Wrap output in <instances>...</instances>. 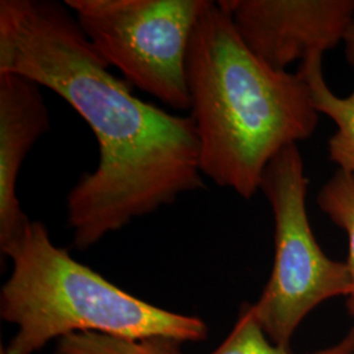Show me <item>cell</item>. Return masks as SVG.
Instances as JSON below:
<instances>
[{
    "mask_svg": "<svg viewBox=\"0 0 354 354\" xmlns=\"http://www.w3.org/2000/svg\"><path fill=\"white\" fill-rule=\"evenodd\" d=\"M109 68L67 6L0 1V74L24 76L61 96L97 142L96 168L66 198L67 227L80 251L205 188L190 115L142 102Z\"/></svg>",
    "mask_w": 354,
    "mask_h": 354,
    "instance_id": "6da1fadb",
    "label": "cell"
},
{
    "mask_svg": "<svg viewBox=\"0 0 354 354\" xmlns=\"http://www.w3.org/2000/svg\"><path fill=\"white\" fill-rule=\"evenodd\" d=\"M187 82L200 171L244 200L261 188L279 151L317 129L319 113L304 77L253 54L219 1H212L194 26Z\"/></svg>",
    "mask_w": 354,
    "mask_h": 354,
    "instance_id": "7a4b0ae2",
    "label": "cell"
},
{
    "mask_svg": "<svg viewBox=\"0 0 354 354\" xmlns=\"http://www.w3.org/2000/svg\"><path fill=\"white\" fill-rule=\"evenodd\" d=\"M3 254L12 261V272L0 291V317L17 327L7 354L37 353L51 340L75 333L129 340L207 339L201 317L168 311L115 286L55 245L39 221H30Z\"/></svg>",
    "mask_w": 354,
    "mask_h": 354,
    "instance_id": "3957f363",
    "label": "cell"
},
{
    "mask_svg": "<svg viewBox=\"0 0 354 354\" xmlns=\"http://www.w3.org/2000/svg\"><path fill=\"white\" fill-rule=\"evenodd\" d=\"M307 185L298 145H290L268 165L260 188L274 216V263L252 308L270 342L283 348L319 304L351 291L346 263L329 259L310 226Z\"/></svg>",
    "mask_w": 354,
    "mask_h": 354,
    "instance_id": "277c9868",
    "label": "cell"
},
{
    "mask_svg": "<svg viewBox=\"0 0 354 354\" xmlns=\"http://www.w3.org/2000/svg\"><path fill=\"white\" fill-rule=\"evenodd\" d=\"M212 0H66L92 46L129 84L189 111L190 39Z\"/></svg>",
    "mask_w": 354,
    "mask_h": 354,
    "instance_id": "5b68a950",
    "label": "cell"
},
{
    "mask_svg": "<svg viewBox=\"0 0 354 354\" xmlns=\"http://www.w3.org/2000/svg\"><path fill=\"white\" fill-rule=\"evenodd\" d=\"M248 49L270 67L335 49L354 21V0H221Z\"/></svg>",
    "mask_w": 354,
    "mask_h": 354,
    "instance_id": "8992f818",
    "label": "cell"
},
{
    "mask_svg": "<svg viewBox=\"0 0 354 354\" xmlns=\"http://www.w3.org/2000/svg\"><path fill=\"white\" fill-rule=\"evenodd\" d=\"M41 86L16 74H0V251L19 241L29 218L17 197L21 165L50 130V113Z\"/></svg>",
    "mask_w": 354,
    "mask_h": 354,
    "instance_id": "52a82bcc",
    "label": "cell"
},
{
    "mask_svg": "<svg viewBox=\"0 0 354 354\" xmlns=\"http://www.w3.org/2000/svg\"><path fill=\"white\" fill-rule=\"evenodd\" d=\"M297 73L306 80L317 113L328 115L337 125L336 134L329 140L330 160L340 171L354 175V92L348 97H339L329 89L320 54L301 62Z\"/></svg>",
    "mask_w": 354,
    "mask_h": 354,
    "instance_id": "ba28073f",
    "label": "cell"
},
{
    "mask_svg": "<svg viewBox=\"0 0 354 354\" xmlns=\"http://www.w3.org/2000/svg\"><path fill=\"white\" fill-rule=\"evenodd\" d=\"M212 354H295L270 342L253 313L252 304H243L227 339ZM306 354H354V328L333 346Z\"/></svg>",
    "mask_w": 354,
    "mask_h": 354,
    "instance_id": "9c48e42d",
    "label": "cell"
},
{
    "mask_svg": "<svg viewBox=\"0 0 354 354\" xmlns=\"http://www.w3.org/2000/svg\"><path fill=\"white\" fill-rule=\"evenodd\" d=\"M319 209L348 235V272L351 277V291L346 297V307L354 319V175L337 171L324 184L317 194Z\"/></svg>",
    "mask_w": 354,
    "mask_h": 354,
    "instance_id": "30bf717a",
    "label": "cell"
},
{
    "mask_svg": "<svg viewBox=\"0 0 354 354\" xmlns=\"http://www.w3.org/2000/svg\"><path fill=\"white\" fill-rule=\"evenodd\" d=\"M181 344L165 337L129 340L100 333H75L58 340L54 354H184Z\"/></svg>",
    "mask_w": 354,
    "mask_h": 354,
    "instance_id": "8fae6325",
    "label": "cell"
},
{
    "mask_svg": "<svg viewBox=\"0 0 354 354\" xmlns=\"http://www.w3.org/2000/svg\"><path fill=\"white\" fill-rule=\"evenodd\" d=\"M344 42H345L346 58H348L349 64H352V67L354 68V21L353 24L349 28Z\"/></svg>",
    "mask_w": 354,
    "mask_h": 354,
    "instance_id": "7c38bea8",
    "label": "cell"
},
{
    "mask_svg": "<svg viewBox=\"0 0 354 354\" xmlns=\"http://www.w3.org/2000/svg\"><path fill=\"white\" fill-rule=\"evenodd\" d=\"M0 354H7L6 353V348H4V345H1V346H0Z\"/></svg>",
    "mask_w": 354,
    "mask_h": 354,
    "instance_id": "4fadbf2b",
    "label": "cell"
}]
</instances>
